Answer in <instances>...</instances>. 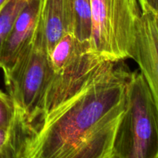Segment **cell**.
Segmentation results:
<instances>
[{
  "label": "cell",
  "instance_id": "6da1fadb",
  "mask_svg": "<svg viewBox=\"0 0 158 158\" xmlns=\"http://www.w3.org/2000/svg\"><path fill=\"white\" fill-rule=\"evenodd\" d=\"M131 71L109 61L75 94L39 119L24 158H113Z\"/></svg>",
  "mask_w": 158,
  "mask_h": 158
},
{
  "label": "cell",
  "instance_id": "7a4b0ae2",
  "mask_svg": "<svg viewBox=\"0 0 158 158\" xmlns=\"http://www.w3.org/2000/svg\"><path fill=\"white\" fill-rule=\"evenodd\" d=\"M118 158H158V110L140 71L131 72L114 145Z\"/></svg>",
  "mask_w": 158,
  "mask_h": 158
},
{
  "label": "cell",
  "instance_id": "3957f363",
  "mask_svg": "<svg viewBox=\"0 0 158 158\" xmlns=\"http://www.w3.org/2000/svg\"><path fill=\"white\" fill-rule=\"evenodd\" d=\"M90 50L106 61L132 59L141 15L139 0H90Z\"/></svg>",
  "mask_w": 158,
  "mask_h": 158
},
{
  "label": "cell",
  "instance_id": "277c9868",
  "mask_svg": "<svg viewBox=\"0 0 158 158\" xmlns=\"http://www.w3.org/2000/svg\"><path fill=\"white\" fill-rule=\"evenodd\" d=\"M50 76L49 55L38 22L32 45L5 80L8 94L32 126L40 117V105Z\"/></svg>",
  "mask_w": 158,
  "mask_h": 158
},
{
  "label": "cell",
  "instance_id": "5b68a950",
  "mask_svg": "<svg viewBox=\"0 0 158 158\" xmlns=\"http://www.w3.org/2000/svg\"><path fill=\"white\" fill-rule=\"evenodd\" d=\"M107 62L81 48L67 60L50 66V79L40 105L39 119L80 90Z\"/></svg>",
  "mask_w": 158,
  "mask_h": 158
},
{
  "label": "cell",
  "instance_id": "8992f818",
  "mask_svg": "<svg viewBox=\"0 0 158 158\" xmlns=\"http://www.w3.org/2000/svg\"><path fill=\"white\" fill-rule=\"evenodd\" d=\"M132 59L138 64L158 110V29L154 13L149 9H141Z\"/></svg>",
  "mask_w": 158,
  "mask_h": 158
},
{
  "label": "cell",
  "instance_id": "52a82bcc",
  "mask_svg": "<svg viewBox=\"0 0 158 158\" xmlns=\"http://www.w3.org/2000/svg\"><path fill=\"white\" fill-rule=\"evenodd\" d=\"M41 0H30L17 17L2 46L0 68L4 80L10 76L18 60L30 47L40 19Z\"/></svg>",
  "mask_w": 158,
  "mask_h": 158
},
{
  "label": "cell",
  "instance_id": "ba28073f",
  "mask_svg": "<svg viewBox=\"0 0 158 158\" xmlns=\"http://www.w3.org/2000/svg\"><path fill=\"white\" fill-rule=\"evenodd\" d=\"M39 26L49 55L59 40L71 33L69 0H41Z\"/></svg>",
  "mask_w": 158,
  "mask_h": 158
},
{
  "label": "cell",
  "instance_id": "9c48e42d",
  "mask_svg": "<svg viewBox=\"0 0 158 158\" xmlns=\"http://www.w3.org/2000/svg\"><path fill=\"white\" fill-rule=\"evenodd\" d=\"M32 129L18 108L12 124L0 128V158H24L26 143Z\"/></svg>",
  "mask_w": 158,
  "mask_h": 158
},
{
  "label": "cell",
  "instance_id": "30bf717a",
  "mask_svg": "<svg viewBox=\"0 0 158 158\" xmlns=\"http://www.w3.org/2000/svg\"><path fill=\"white\" fill-rule=\"evenodd\" d=\"M69 5L71 33L90 50L92 33L90 0H69Z\"/></svg>",
  "mask_w": 158,
  "mask_h": 158
},
{
  "label": "cell",
  "instance_id": "8fae6325",
  "mask_svg": "<svg viewBox=\"0 0 158 158\" xmlns=\"http://www.w3.org/2000/svg\"><path fill=\"white\" fill-rule=\"evenodd\" d=\"M30 0H8L0 9V55L17 17Z\"/></svg>",
  "mask_w": 158,
  "mask_h": 158
},
{
  "label": "cell",
  "instance_id": "7c38bea8",
  "mask_svg": "<svg viewBox=\"0 0 158 158\" xmlns=\"http://www.w3.org/2000/svg\"><path fill=\"white\" fill-rule=\"evenodd\" d=\"M18 113V108L8 94L0 90V128L12 124Z\"/></svg>",
  "mask_w": 158,
  "mask_h": 158
},
{
  "label": "cell",
  "instance_id": "4fadbf2b",
  "mask_svg": "<svg viewBox=\"0 0 158 158\" xmlns=\"http://www.w3.org/2000/svg\"><path fill=\"white\" fill-rule=\"evenodd\" d=\"M140 9H149L154 14L158 12V0H139Z\"/></svg>",
  "mask_w": 158,
  "mask_h": 158
},
{
  "label": "cell",
  "instance_id": "5bb4252c",
  "mask_svg": "<svg viewBox=\"0 0 158 158\" xmlns=\"http://www.w3.org/2000/svg\"><path fill=\"white\" fill-rule=\"evenodd\" d=\"M154 16H155L156 25H157V29H158V14H154Z\"/></svg>",
  "mask_w": 158,
  "mask_h": 158
},
{
  "label": "cell",
  "instance_id": "9a60e30c",
  "mask_svg": "<svg viewBox=\"0 0 158 158\" xmlns=\"http://www.w3.org/2000/svg\"><path fill=\"white\" fill-rule=\"evenodd\" d=\"M113 158H118V157H116V156L114 155V157H113Z\"/></svg>",
  "mask_w": 158,
  "mask_h": 158
},
{
  "label": "cell",
  "instance_id": "2e32d148",
  "mask_svg": "<svg viewBox=\"0 0 158 158\" xmlns=\"http://www.w3.org/2000/svg\"><path fill=\"white\" fill-rule=\"evenodd\" d=\"M157 14H158V12H157Z\"/></svg>",
  "mask_w": 158,
  "mask_h": 158
}]
</instances>
